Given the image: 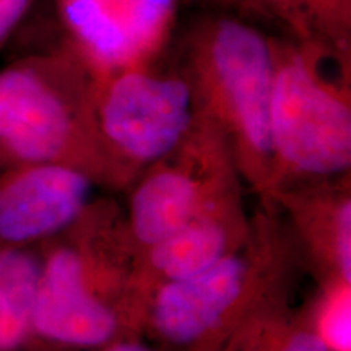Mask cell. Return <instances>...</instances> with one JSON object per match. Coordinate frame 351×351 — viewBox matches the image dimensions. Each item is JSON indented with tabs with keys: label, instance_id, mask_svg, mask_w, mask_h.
Listing matches in <instances>:
<instances>
[{
	"label": "cell",
	"instance_id": "cell-4",
	"mask_svg": "<svg viewBox=\"0 0 351 351\" xmlns=\"http://www.w3.org/2000/svg\"><path fill=\"white\" fill-rule=\"evenodd\" d=\"M95 73L64 41L0 69V168L52 163L117 192L93 109Z\"/></svg>",
	"mask_w": 351,
	"mask_h": 351
},
{
	"label": "cell",
	"instance_id": "cell-17",
	"mask_svg": "<svg viewBox=\"0 0 351 351\" xmlns=\"http://www.w3.org/2000/svg\"><path fill=\"white\" fill-rule=\"evenodd\" d=\"M25 351H161L145 340L143 337H122V339L112 340L106 345H101L93 350H67V348H52V346L29 345Z\"/></svg>",
	"mask_w": 351,
	"mask_h": 351
},
{
	"label": "cell",
	"instance_id": "cell-8",
	"mask_svg": "<svg viewBox=\"0 0 351 351\" xmlns=\"http://www.w3.org/2000/svg\"><path fill=\"white\" fill-rule=\"evenodd\" d=\"M64 43L93 73L147 62L171 47L182 0H54Z\"/></svg>",
	"mask_w": 351,
	"mask_h": 351
},
{
	"label": "cell",
	"instance_id": "cell-1",
	"mask_svg": "<svg viewBox=\"0 0 351 351\" xmlns=\"http://www.w3.org/2000/svg\"><path fill=\"white\" fill-rule=\"evenodd\" d=\"M38 251L32 345L93 350L122 337H142L129 300L137 252L116 200L95 197Z\"/></svg>",
	"mask_w": 351,
	"mask_h": 351
},
{
	"label": "cell",
	"instance_id": "cell-12",
	"mask_svg": "<svg viewBox=\"0 0 351 351\" xmlns=\"http://www.w3.org/2000/svg\"><path fill=\"white\" fill-rule=\"evenodd\" d=\"M236 12L247 21L276 26L283 38L351 62V0H239Z\"/></svg>",
	"mask_w": 351,
	"mask_h": 351
},
{
	"label": "cell",
	"instance_id": "cell-16",
	"mask_svg": "<svg viewBox=\"0 0 351 351\" xmlns=\"http://www.w3.org/2000/svg\"><path fill=\"white\" fill-rule=\"evenodd\" d=\"M34 0H0V49L28 15Z\"/></svg>",
	"mask_w": 351,
	"mask_h": 351
},
{
	"label": "cell",
	"instance_id": "cell-6",
	"mask_svg": "<svg viewBox=\"0 0 351 351\" xmlns=\"http://www.w3.org/2000/svg\"><path fill=\"white\" fill-rule=\"evenodd\" d=\"M93 109L117 192L174 150L197 116L194 90L173 44L147 62L95 73Z\"/></svg>",
	"mask_w": 351,
	"mask_h": 351
},
{
	"label": "cell",
	"instance_id": "cell-13",
	"mask_svg": "<svg viewBox=\"0 0 351 351\" xmlns=\"http://www.w3.org/2000/svg\"><path fill=\"white\" fill-rule=\"evenodd\" d=\"M38 275V245H0V351H25L33 343L32 320Z\"/></svg>",
	"mask_w": 351,
	"mask_h": 351
},
{
	"label": "cell",
	"instance_id": "cell-18",
	"mask_svg": "<svg viewBox=\"0 0 351 351\" xmlns=\"http://www.w3.org/2000/svg\"><path fill=\"white\" fill-rule=\"evenodd\" d=\"M207 2L213 3L215 7L221 8V10H236L239 0H207Z\"/></svg>",
	"mask_w": 351,
	"mask_h": 351
},
{
	"label": "cell",
	"instance_id": "cell-9",
	"mask_svg": "<svg viewBox=\"0 0 351 351\" xmlns=\"http://www.w3.org/2000/svg\"><path fill=\"white\" fill-rule=\"evenodd\" d=\"M244 191L223 195L135 256L129 300L140 335L145 306L158 288L210 269L247 241L252 219L245 210Z\"/></svg>",
	"mask_w": 351,
	"mask_h": 351
},
{
	"label": "cell",
	"instance_id": "cell-15",
	"mask_svg": "<svg viewBox=\"0 0 351 351\" xmlns=\"http://www.w3.org/2000/svg\"><path fill=\"white\" fill-rule=\"evenodd\" d=\"M306 314L328 350L351 351V282L317 285Z\"/></svg>",
	"mask_w": 351,
	"mask_h": 351
},
{
	"label": "cell",
	"instance_id": "cell-5",
	"mask_svg": "<svg viewBox=\"0 0 351 351\" xmlns=\"http://www.w3.org/2000/svg\"><path fill=\"white\" fill-rule=\"evenodd\" d=\"M270 46L271 192L289 184L348 174L351 62L283 36H270Z\"/></svg>",
	"mask_w": 351,
	"mask_h": 351
},
{
	"label": "cell",
	"instance_id": "cell-2",
	"mask_svg": "<svg viewBox=\"0 0 351 351\" xmlns=\"http://www.w3.org/2000/svg\"><path fill=\"white\" fill-rule=\"evenodd\" d=\"M251 234L210 269L158 288L143 311L142 337L161 351H221L267 307L293 301L304 263L274 205L258 204Z\"/></svg>",
	"mask_w": 351,
	"mask_h": 351
},
{
	"label": "cell",
	"instance_id": "cell-11",
	"mask_svg": "<svg viewBox=\"0 0 351 351\" xmlns=\"http://www.w3.org/2000/svg\"><path fill=\"white\" fill-rule=\"evenodd\" d=\"M274 205L317 285L351 282V173L278 187Z\"/></svg>",
	"mask_w": 351,
	"mask_h": 351
},
{
	"label": "cell",
	"instance_id": "cell-14",
	"mask_svg": "<svg viewBox=\"0 0 351 351\" xmlns=\"http://www.w3.org/2000/svg\"><path fill=\"white\" fill-rule=\"evenodd\" d=\"M221 351H330L314 332L306 309L274 304L236 330Z\"/></svg>",
	"mask_w": 351,
	"mask_h": 351
},
{
	"label": "cell",
	"instance_id": "cell-10",
	"mask_svg": "<svg viewBox=\"0 0 351 351\" xmlns=\"http://www.w3.org/2000/svg\"><path fill=\"white\" fill-rule=\"evenodd\" d=\"M93 179L52 163L0 168V245L36 247L72 225L93 202Z\"/></svg>",
	"mask_w": 351,
	"mask_h": 351
},
{
	"label": "cell",
	"instance_id": "cell-3",
	"mask_svg": "<svg viewBox=\"0 0 351 351\" xmlns=\"http://www.w3.org/2000/svg\"><path fill=\"white\" fill-rule=\"evenodd\" d=\"M174 51L195 109L218 127L245 189L265 204L274 187L270 34L241 16L212 13L192 21Z\"/></svg>",
	"mask_w": 351,
	"mask_h": 351
},
{
	"label": "cell",
	"instance_id": "cell-7",
	"mask_svg": "<svg viewBox=\"0 0 351 351\" xmlns=\"http://www.w3.org/2000/svg\"><path fill=\"white\" fill-rule=\"evenodd\" d=\"M245 189L226 138L197 111L182 142L127 187L124 225L135 252L158 243L236 189Z\"/></svg>",
	"mask_w": 351,
	"mask_h": 351
}]
</instances>
